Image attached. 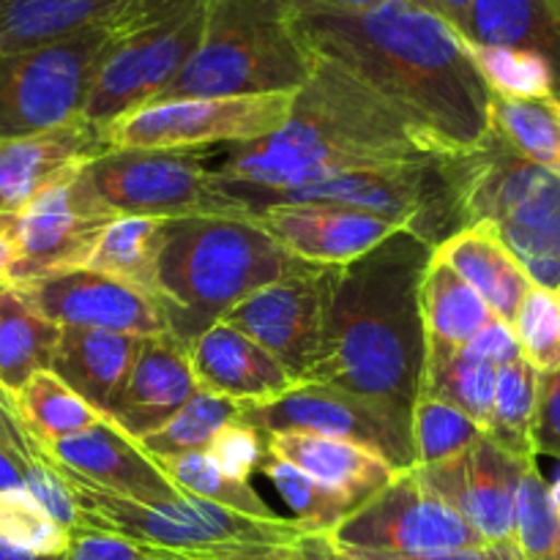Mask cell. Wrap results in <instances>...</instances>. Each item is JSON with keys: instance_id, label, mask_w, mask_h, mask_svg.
<instances>
[{"instance_id": "6da1fadb", "label": "cell", "mask_w": 560, "mask_h": 560, "mask_svg": "<svg viewBox=\"0 0 560 560\" xmlns=\"http://www.w3.org/2000/svg\"><path fill=\"white\" fill-rule=\"evenodd\" d=\"M290 9L304 47L370 88L435 156H463L490 137L492 93L465 38L416 0L364 11L290 0Z\"/></svg>"}, {"instance_id": "7a4b0ae2", "label": "cell", "mask_w": 560, "mask_h": 560, "mask_svg": "<svg viewBox=\"0 0 560 560\" xmlns=\"http://www.w3.org/2000/svg\"><path fill=\"white\" fill-rule=\"evenodd\" d=\"M427 159L441 156L386 102L331 60L315 58L312 77L293 96L282 129L211 153V178L224 197L244 206L257 195L315 184L350 170Z\"/></svg>"}, {"instance_id": "3957f363", "label": "cell", "mask_w": 560, "mask_h": 560, "mask_svg": "<svg viewBox=\"0 0 560 560\" xmlns=\"http://www.w3.org/2000/svg\"><path fill=\"white\" fill-rule=\"evenodd\" d=\"M430 260L432 246L402 228L337 268L320 359L306 383L337 386L410 419L427 361L419 290Z\"/></svg>"}, {"instance_id": "277c9868", "label": "cell", "mask_w": 560, "mask_h": 560, "mask_svg": "<svg viewBox=\"0 0 560 560\" xmlns=\"http://www.w3.org/2000/svg\"><path fill=\"white\" fill-rule=\"evenodd\" d=\"M295 262L252 217L167 219L159 255V301L170 334L191 345L252 293Z\"/></svg>"}, {"instance_id": "5b68a950", "label": "cell", "mask_w": 560, "mask_h": 560, "mask_svg": "<svg viewBox=\"0 0 560 560\" xmlns=\"http://www.w3.org/2000/svg\"><path fill=\"white\" fill-rule=\"evenodd\" d=\"M312 69L290 0H208L200 47L153 102L299 93Z\"/></svg>"}, {"instance_id": "8992f818", "label": "cell", "mask_w": 560, "mask_h": 560, "mask_svg": "<svg viewBox=\"0 0 560 560\" xmlns=\"http://www.w3.org/2000/svg\"><path fill=\"white\" fill-rule=\"evenodd\" d=\"M55 468V465H52ZM58 470L80 509V525L191 560H295V541L306 536L293 520H255L200 498L135 503Z\"/></svg>"}, {"instance_id": "52a82bcc", "label": "cell", "mask_w": 560, "mask_h": 560, "mask_svg": "<svg viewBox=\"0 0 560 560\" xmlns=\"http://www.w3.org/2000/svg\"><path fill=\"white\" fill-rule=\"evenodd\" d=\"M459 230L487 224L539 288H560V175L514 153L495 131L452 156Z\"/></svg>"}, {"instance_id": "ba28073f", "label": "cell", "mask_w": 560, "mask_h": 560, "mask_svg": "<svg viewBox=\"0 0 560 560\" xmlns=\"http://www.w3.org/2000/svg\"><path fill=\"white\" fill-rule=\"evenodd\" d=\"M208 0H129L107 25L82 118L107 129L151 104L197 52Z\"/></svg>"}, {"instance_id": "9c48e42d", "label": "cell", "mask_w": 560, "mask_h": 560, "mask_svg": "<svg viewBox=\"0 0 560 560\" xmlns=\"http://www.w3.org/2000/svg\"><path fill=\"white\" fill-rule=\"evenodd\" d=\"M284 202H331V206L375 213L416 233L432 249L459 230L452 159L350 170L315 184L257 195L246 200L244 208L249 217H255L262 208L284 206Z\"/></svg>"}, {"instance_id": "30bf717a", "label": "cell", "mask_w": 560, "mask_h": 560, "mask_svg": "<svg viewBox=\"0 0 560 560\" xmlns=\"http://www.w3.org/2000/svg\"><path fill=\"white\" fill-rule=\"evenodd\" d=\"M295 93L211 96L151 102L120 115L104 129L107 151H195L238 145L282 129Z\"/></svg>"}, {"instance_id": "8fae6325", "label": "cell", "mask_w": 560, "mask_h": 560, "mask_svg": "<svg viewBox=\"0 0 560 560\" xmlns=\"http://www.w3.org/2000/svg\"><path fill=\"white\" fill-rule=\"evenodd\" d=\"M93 186L118 217H249L213 186L211 151H104L88 164Z\"/></svg>"}, {"instance_id": "7c38bea8", "label": "cell", "mask_w": 560, "mask_h": 560, "mask_svg": "<svg viewBox=\"0 0 560 560\" xmlns=\"http://www.w3.org/2000/svg\"><path fill=\"white\" fill-rule=\"evenodd\" d=\"M107 27L38 49H0V142L82 118Z\"/></svg>"}, {"instance_id": "4fadbf2b", "label": "cell", "mask_w": 560, "mask_h": 560, "mask_svg": "<svg viewBox=\"0 0 560 560\" xmlns=\"http://www.w3.org/2000/svg\"><path fill=\"white\" fill-rule=\"evenodd\" d=\"M326 539L339 550L394 556H441L485 545L481 536L419 479L416 468L399 470L381 492L326 534Z\"/></svg>"}, {"instance_id": "5bb4252c", "label": "cell", "mask_w": 560, "mask_h": 560, "mask_svg": "<svg viewBox=\"0 0 560 560\" xmlns=\"http://www.w3.org/2000/svg\"><path fill=\"white\" fill-rule=\"evenodd\" d=\"M238 421L262 435L299 432L370 448L394 470L416 468L410 419L326 383H295L268 402L238 405Z\"/></svg>"}, {"instance_id": "9a60e30c", "label": "cell", "mask_w": 560, "mask_h": 560, "mask_svg": "<svg viewBox=\"0 0 560 560\" xmlns=\"http://www.w3.org/2000/svg\"><path fill=\"white\" fill-rule=\"evenodd\" d=\"M115 217L88 167L44 189L16 213V260L9 288L85 268Z\"/></svg>"}, {"instance_id": "2e32d148", "label": "cell", "mask_w": 560, "mask_h": 560, "mask_svg": "<svg viewBox=\"0 0 560 560\" xmlns=\"http://www.w3.org/2000/svg\"><path fill=\"white\" fill-rule=\"evenodd\" d=\"M334 266L295 262L293 271L224 312L222 323L266 348L299 383L310 381L323 348Z\"/></svg>"}, {"instance_id": "e0dca14e", "label": "cell", "mask_w": 560, "mask_h": 560, "mask_svg": "<svg viewBox=\"0 0 560 560\" xmlns=\"http://www.w3.org/2000/svg\"><path fill=\"white\" fill-rule=\"evenodd\" d=\"M11 290H16L33 312L60 328H96L142 339L170 334L167 315L156 295L91 268L55 273Z\"/></svg>"}, {"instance_id": "ac0fdd59", "label": "cell", "mask_w": 560, "mask_h": 560, "mask_svg": "<svg viewBox=\"0 0 560 560\" xmlns=\"http://www.w3.org/2000/svg\"><path fill=\"white\" fill-rule=\"evenodd\" d=\"M536 459L509 454L487 435L457 457L416 468L419 479L446 501L485 545L514 541V501L520 481Z\"/></svg>"}, {"instance_id": "d6986e66", "label": "cell", "mask_w": 560, "mask_h": 560, "mask_svg": "<svg viewBox=\"0 0 560 560\" xmlns=\"http://www.w3.org/2000/svg\"><path fill=\"white\" fill-rule=\"evenodd\" d=\"M257 224L293 260L342 268L402 230L388 219L331 202H284L257 211Z\"/></svg>"}, {"instance_id": "ffe728a7", "label": "cell", "mask_w": 560, "mask_h": 560, "mask_svg": "<svg viewBox=\"0 0 560 560\" xmlns=\"http://www.w3.org/2000/svg\"><path fill=\"white\" fill-rule=\"evenodd\" d=\"M49 465L80 476L88 485L135 503L175 501L184 492L162 474L156 463L104 416L98 424L38 448Z\"/></svg>"}, {"instance_id": "44dd1931", "label": "cell", "mask_w": 560, "mask_h": 560, "mask_svg": "<svg viewBox=\"0 0 560 560\" xmlns=\"http://www.w3.org/2000/svg\"><path fill=\"white\" fill-rule=\"evenodd\" d=\"M107 151L104 129L77 118L42 135L0 142V213H20L31 200Z\"/></svg>"}, {"instance_id": "7402d4cb", "label": "cell", "mask_w": 560, "mask_h": 560, "mask_svg": "<svg viewBox=\"0 0 560 560\" xmlns=\"http://www.w3.org/2000/svg\"><path fill=\"white\" fill-rule=\"evenodd\" d=\"M200 392L191 372L189 345L173 334L142 339L129 381L120 388L107 419L131 441L162 430Z\"/></svg>"}, {"instance_id": "603a6c76", "label": "cell", "mask_w": 560, "mask_h": 560, "mask_svg": "<svg viewBox=\"0 0 560 560\" xmlns=\"http://www.w3.org/2000/svg\"><path fill=\"white\" fill-rule=\"evenodd\" d=\"M197 388L233 402H268L295 386V377L266 348L228 323H213L189 345Z\"/></svg>"}, {"instance_id": "cb8c5ba5", "label": "cell", "mask_w": 560, "mask_h": 560, "mask_svg": "<svg viewBox=\"0 0 560 560\" xmlns=\"http://www.w3.org/2000/svg\"><path fill=\"white\" fill-rule=\"evenodd\" d=\"M266 448L268 457L295 465L323 487L348 498L353 509L370 501L399 474L370 448L348 441H331V438L273 432V435H266Z\"/></svg>"}, {"instance_id": "d4e9b609", "label": "cell", "mask_w": 560, "mask_h": 560, "mask_svg": "<svg viewBox=\"0 0 560 560\" xmlns=\"http://www.w3.org/2000/svg\"><path fill=\"white\" fill-rule=\"evenodd\" d=\"M140 348L142 337L131 334L63 328L49 372H55L93 410L107 416L129 381Z\"/></svg>"}, {"instance_id": "484cf974", "label": "cell", "mask_w": 560, "mask_h": 560, "mask_svg": "<svg viewBox=\"0 0 560 560\" xmlns=\"http://www.w3.org/2000/svg\"><path fill=\"white\" fill-rule=\"evenodd\" d=\"M432 255L452 266L481 295L498 320L512 326L534 282L487 224L457 230L441 241Z\"/></svg>"}, {"instance_id": "4316f807", "label": "cell", "mask_w": 560, "mask_h": 560, "mask_svg": "<svg viewBox=\"0 0 560 560\" xmlns=\"http://www.w3.org/2000/svg\"><path fill=\"white\" fill-rule=\"evenodd\" d=\"M129 0H0V49L20 52L107 27Z\"/></svg>"}, {"instance_id": "83f0119b", "label": "cell", "mask_w": 560, "mask_h": 560, "mask_svg": "<svg viewBox=\"0 0 560 560\" xmlns=\"http://www.w3.org/2000/svg\"><path fill=\"white\" fill-rule=\"evenodd\" d=\"M465 42L545 55L560 82L556 0H474Z\"/></svg>"}, {"instance_id": "f1b7e54d", "label": "cell", "mask_w": 560, "mask_h": 560, "mask_svg": "<svg viewBox=\"0 0 560 560\" xmlns=\"http://www.w3.org/2000/svg\"><path fill=\"white\" fill-rule=\"evenodd\" d=\"M63 328L22 301L16 290H0V388L9 399L36 372L49 370Z\"/></svg>"}, {"instance_id": "f546056e", "label": "cell", "mask_w": 560, "mask_h": 560, "mask_svg": "<svg viewBox=\"0 0 560 560\" xmlns=\"http://www.w3.org/2000/svg\"><path fill=\"white\" fill-rule=\"evenodd\" d=\"M419 306L427 339L452 345V348L468 345L481 328L495 320L481 295L435 255L421 279Z\"/></svg>"}, {"instance_id": "4dcf8cb0", "label": "cell", "mask_w": 560, "mask_h": 560, "mask_svg": "<svg viewBox=\"0 0 560 560\" xmlns=\"http://www.w3.org/2000/svg\"><path fill=\"white\" fill-rule=\"evenodd\" d=\"M167 219L115 217L98 238L85 268L131 284L159 299V255Z\"/></svg>"}, {"instance_id": "1f68e13d", "label": "cell", "mask_w": 560, "mask_h": 560, "mask_svg": "<svg viewBox=\"0 0 560 560\" xmlns=\"http://www.w3.org/2000/svg\"><path fill=\"white\" fill-rule=\"evenodd\" d=\"M498 372H501L498 366L474 359L463 348H452V345L427 339L421 394L454 405V408L463 410L468 419H474L487 432L492 399H495Z\"/></svg>"}, {"instance_id": "d6a6232c", "label": "cell", "mask_w": 560, "mask_h": 560, "mask_svg": "<svg viewBox=\"0 0 560 560\" xmlns=\"http://www.w3.org/2000/svg\"><path fill=\"white\" fill-rule=\"evenodd\" d=\"M14 416L36 448L77 435L104 419L82 397H77L55 372H36L11 399Z\"/></svg>"}, {"instance_id": "836d02e7", "label": "cell", "mask_w": 560, "mask_h": 560, "mask_svg": "<svg viewBox=\"0 0 560 560\" xmlns=\"http://www.w3.org/2000/svg\"><path fill=\"white\" fill-rule=\"evenodd\" d=\"M539 399V372L520 355L501 366L492 399L490 427L485 435L523 459H536L534 452V416Z\"/></svg>"}, {"instance_id": "e575fe53", "label": "cell", "mask_w": 560, "mask_h": 560, "mask_svg": "<svg viewBox=\"0 0 560 560\" xmlns=\"http://www.w3.org/2000/svg\"><path fill=\"white\" fill-rule=\"evenodd\" d=\"M465 47L492 96L512 102H545L558 96L556 71L545 55L530 49L485 47L474 42H465Z\"/></svg>"}, {"instance_id": "d590c367", "label": "cell", "mask_w": 560, "mask_h": 560, "mask_svg": "<svg viewBox=\"0 0 560 560\" xmlns=\"http://www.w3.org/2000/svg\"><path fill=\"white\" fill-rule=\"evenodd\" d=\"M490 124L514 153L560 175V118L552 98L512 102L492 96Z\"/></svg>"}, {"instance_id": "8d00e7d4", "label": "cell", "mask_w": 560, "mask_h": 560, "mask_svg": "<svg viewBox=\"0 0 560 560\" xmlns=\"http://www.w3.org/2000/svg\"><path fill=\"white\" fill-rule=\"evenodd\" d=\"M162 468V474L178 487L184 495L217 503L230 512L246 514L255 520H277L279 514L260 498V492L249 481L228 479L206 452L178 454V457H151Z\"/></svg>"}, {"instance_id": "74e56055", "label": "cell", "mask_w": 560, "mask_h": 560, "mask_svg": "<svg viewBox=\"0 0 560 560\" xmlns=\"http://www.w3.org/2000/svg\"><path fill=\"white\" fill-rule=\"evenodd\" d=\"M238 421V402L211 392H197L162 430L140 438L148 457H178V454L206 452L222 427Z\"/></svg>"}, {"instance_id": "f35d334b", "label": "cell", "mask_w": 560, "mask_h": 560, "mask_svg": "<svg viewBox=\"0 0 560 560\" xmlns=\"http://www.w3.org/2000/svg\"><path fill=\"white\" fill-rule=\"evenodd\" d=\"M260 470L271 481L273 490L282 495V501L288 503V509L293 512V523L306 536L331 534L350 512H355L348 498L323 487L320 481H315L310 474L284 463V459L268 457Z\"/></svg>"}, {"instance_id": "ab89813d", "label": "cell", "mask_w": 560, "mask_h": 560, "mask_svg": "<svg viewBox=\"0 0 560 560\" xmlns=\"http://www.w3.org/2000/svg\"><path fill=\"white\" fill-rule=\"evenodd\" d=\"M485 435L474 419L443 399L421 394L410 410V441H413L416 468H432L457 457Z\"/></svg>"}, {"instance_id": "60d3db41", "label": "cell", "mask_w": 560, "mask_h": 560, "mask_svg": "<svg viewBox=\"0 0 560 560\" xmlns=\"http://www.w3.org/2000/svg\"><path fill=\"white\" fill-rule=\"evenodd\" d=\"M520 355L539 375L560 370V293L534 284L512 323Z\"/></svg>"}, {"instance_id": "b9f144b4", "label": "cell", "mask_w": 560, "mask_h": 560, "mask_svg": "<svg viewBox=\"0 0 560 560\" xmlns=\"http://www.w3.org/2000/svg\"><path fill=\"white\" fill-rule=\"evenodd\" d=\"M560 539V520L536 463L525 470L514 501V545L525 560H545Z\"/></svg>"}, {"instance_id": "7bdbcfd3", "label": "cell", "mask_w": 560, "mask_h": 560, "mask_svg": "<svg viewBox=\"0 0 560 560\" xmlns=\"http://www.w3.org/2000/svg\"><path fill=\"white\" fill-rule=\"evenodd\" d=\"M0 541L27 552L60 558L69 547V530L49 520V514L25 490L0 492Z\"/></svg>"}, {"instance_id": "ee69618b", "label": "cell", "mask_w": 560, "mask_h": 560, "mask_svg": "<svg viewBox=\"0 0 560 560\" xmlns=\"http://www.w3.org/2000/svg\"><path fill=\"white\" fill-rule=\"evenodd\" d=\"M295 560H525L514 541L481 545L474 550L441 552V556H394V552L339 550L326 536H301L295 541Z\"/></svg>"}, {"instance_id": "f6af8a7d", "label": "cell", "mask_w": 560, "mask_h": 560, "mask_svg": "<svg viewBox=\"0 0 560 560\" xmlns=\"http://www.w3.org/2000/svg\"><path fill=\"white\" fill-rule=\"evenodd\" d=\"M206 454L228 479L249 481L252 474L260 470L268 459L266 435L244 421H233L217 432V438L208 443Z\"/></svg>"}, {"instance_id": "bcb514c9", "label": "cell", "mask_w": 560, "mask_h": 560, "mask_svg": "<svg viewBox=\"0 0 560 560\" xmlns=\"http://www.w3.org/2000/svg\"><path fill=\"white\" fill-rule=\"evenodd\" d=\"M25 492L49 514L52 523H58L63 530L80 528V509H77L74 495L63 476L52 468L44 457L27 463L25 470Z\"/></svg>"}, {"instance_id": "7dc6e473", "label": "cell", "mask_w": 560, "mask_h": 560, "mask_svg": "<svg viewBox=\"0 0 560 560\" xmlns=\"http://www.w3.org/2000/svg\"><path fill=\"white\" fill-rule=\"evenodd\" d=\"M167 552H159L153 547L131 541L126 536L109 534L80 525L69 534V547L60 560H164Z\"/></svg>"}, {"instance_id": "c3c4849f", "label": "cell", "mask_w": 560, "mask_h": 560, "mask_svg": "<svg viewBox=\"0 0 560 560\" xmlns=\"http://www.w3.org/2000/svg\"><path fill=\"white\" fill-rule=\"evenodd\" d=\"M534 452L560 459V370L539 375L534 416Z\"/></svg>"}, {"instance_id": "681fc988", "label": "cell", "mask_w": 560, "mask_h": 560, "mask_svg": "<svg viewBox=\"0 0 560 560\" xmlns=\"http://www.w3.org/2000/svg\"><path fill=\"white\" fill-rule=\"evenodd\" d=\"M463 350L474 355V359H481L487 361V364L498 366V370L506 366L509 361L520 359V345L517 337H514V328L509 326V323L498 320V317L490 326L481 328L468 345H463Z\"/></svg>"}, {"instance_id": "f907efd6", "label": "cell", "mask_w": 560, "mask_h": 560, "mask_svg": "<svg viewBox=\"0 0 560 560\" xmlns=\"http://www.w3.org/2000/svg\"><path fill=\"white\" fill-rule=\"evenodd\" d=\"M0 443H3V446H9L11 452L22 454L25 459L42 457L36 448V443L27 438V432L22 430V424L16 421L14 405H11V399L5 397L3 392H0Z\"/></svg>"}, {"instance_id": "816d5d0a", "label": "cell", "mask_w": 560, "mask_h": 560, "mask_svg": "<svg viewBox=\"0 0 560 560\" xmlns=\"http://www.w3.org/2000/svg\"><path fill=\"white\" fill-rule=\"evenodd\" d=\"M421 9L432 11L435 16H441L446 25H452L454 31L459 33L463 38H468V27H470V5L474 0H416Z\"/></svg>"}, {"instance_id": "f5cc1de1", "label": "cell", "mask_w": 560, "mask_h": 560, "mask_svg": "<svg viewBox=\"0 0 560 560\" xmlns=\"http://www.w3.org/2000/svg\"><path fill=\"white\" fill-rule=\"evenodd\" d=\"M16 260V213H0V288H9Z\"/></svg>"}, {"instance_id": "db71d44e", "label": "cell", "mask_w": 560, "mask_h": 560, "mask_svg": "<svg viewBox=\"0 0 560 560\" xmlns=\"http://www.w3.org/2000/svg\"><path fill=\"white\" fill-rule=\"evenodd\" d=\"M27 463L33 459H25L22 454L11 452L9 446L0 443V492L3 490H25V470Z\"/></svg>"}, {"instance_id": "11a10c76", "label": "cell", "mask_w": 560, "mask_h": 560, "mask_svg": "<svg viewBox=\"0 0 560 560\" xmlns=\"http://www.w3.org/2000/svg\"><path fill=\"white\" fill-rule=\"evenodd\" d=\"M304 3L326 5V9H337V11H364L370 9V5H375L377 0H304Z\"/></svg>"}, {"instance_id": "9f6ffc18", "label": "cell", "mask_w": 560, "mask_h": 560, "mask_svg": "<svg viewBox=\"0 0 560 560\" xmlns=\"http://www.w3.org/2000/svg\"><path fill=\"white\" fill-rule=\"evenodd\" d=\"M0 560H60V558L36 556V552H27L22 550V547L9 545V541H0Z\"/></svg>"}, {"instance_id": "6f0895ef", "label": "cell", "mask_w": 560, "mask_h": 560, "mask_svg": "<svg viewBox=\"0 0 560 560\" xmlns=\"http://www.w3.org/2000/svg\"><path fill=\"white\" fill-rule=\"evenodd\" d=\"M550 498H552V506H556V514L560 520V476L556 479V485H550Z\"/></svg>"}, {"instance_id": "680465c9", "label": "cell", "mask_w": 560, "mask_h": 560, "mask_svg": "<svg viewBox=\"0 0 560 560\" xmlns=\"http://www.w3.org/2000/svg\"><path fill=\"white\" fill-rule=\"evenodd\" d=\"M545 560H560V539H558V545L552 547V552H550V556H547Z\"/></svg>"}, {"instance_id": "91938a15", "label": "cell", "mask_w": 560, "mask_h": 560, "mask_svg": "<svg viewBox=\"0 0 560 560\" xmlns=\"http://www.w3.org/2000/svg\"><path fill=\"white\" fill-rule=\"evenodd\" d=\"M552 107H556V113H558V118H560V93H558V96H552Z\"/></svg>"}, {"instance_id": "94428289", "label": "cell", "mask_w": 560, "mask_h": 560, "mask_svg": "<svg viewBox=\"0 0 560 560\" xmlns=\"http://www.w3.org/2000/svg\"><path fill=\"white\" fill-rule=\"evenodd\" d=\"M164 560H191V558H178V556H167Z\"/></svg>"}, {"instance_id": "6125c7cd", "label": "cell", "mask_w": 560, "mask_h": 560, "mask_svg": "<svg viewBox=\"0 0 560 560\" xmlns=\"http://www.w3.org/2000/svg\"><path fill=\"white\" fill-rule=\"evenodd\" d=\"M556 3H558V5H560V0H556Z\"/></svg>"}, {"instance_id": "be15d7a7", "label": "cell", "mask_w": 560, "mask_h": 560, "mask_svg": "<svg viewBox=\"0 0 560 560\" xmlns=\"http://www.w3.org/2000/svg\"><path fill=\"white\" fill-rule=\"evenodd\" d=\"M0 290H3V288H0ZM0 392H3V388H0Z\"/></svg>"}, {"instance_id": "e7e4bbea", "label": "cell", "mask_w": 560, "mask_h": 560, "mask_svg": "<svg viewBox=\"0 0 560 560\" xmlns=\"http://www.w3.org/2000/svg\"><path fill=\"white\" fill-rule=\"evenodd\" d=\"M558 293H560V288H558Z\"/></svg>"}]
</instances>
